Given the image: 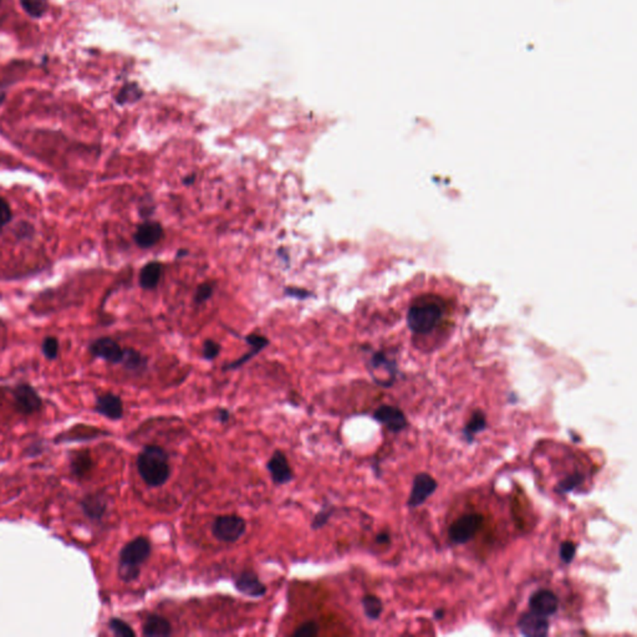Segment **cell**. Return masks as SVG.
Here are the masks:
<instances>
[{
	"label": "cell",
	"instance_id": "obj_1",
	"mask_svg": "<svg viewBox=\"0 0 637 637\" xmlns=\"http://www.w3.org/2000/svg\"><path fill=\"white\" fill-rule=\"evenodd\" d=\"M447 312V304L434 295H423L408 310V326L416 334H429L437 329Z\"/></svg>",
	"mask_w": 637,
	"mask_h": 637
},
{
	"label": "cell",
	"instance_id": "obj_2",
	"mask_svg": "<svg viewBox=\"0 0 637 637\" xmlns=\"http://www.w3.org/2000/svg\"><path fill=\"white\" fill-rule=\"evenodd\" d=\"M136 465L142 481L152 488L162 487L171 476L168 454L162 447H145L137 457Z\"/></svg>",
	"mask_w": 637,
	"mask_h": 637
},
{
	"label": "cell",
	"instance_id": "obj_3",
	"mask_svg": "<svg viewBox=\"0 0 637 637\" xmlns=\"http://www.w3.org/2000/svg\"><path fill=\"white\" fill-rule=\"evenodd\" d=\"M152 553V545L146 536H137L128 542L119 556V576L125 583L134 581L140 576L141 565L145 564Z\"/></svg>",
	"mask_w": 637,
	"mask_h": 637
},
{
	"label": "cell",
	"instance_id": "obj_4",
	"mask_svg": "<svg viewBox=\"0 0 637 637\" xmlns=\"http://www.w3.org/2000/svg\"><path fill=\"white\" fill-rule=\"evenodd\" d=\"M247 523L242 516L236 514H224L216 516L212 524V534L223 543H236L245 533Z\"/></svg>",
	"mask_w": 637,
	"mask_h": 637
},
{
	"label": "cell",
	"instance_id": "obj_5",
	"mask_svg": "<svg viewBox=\"0 0 637 637\" xmlns=\"http://www.w3.org/2000/svg\"><path fill=\"white\" fill-rule=\"evenodd\" d=\"M485 518L478 513H469L461 516L451 524L448 529V536L453 544H465L477 536L482 528Z\"/></svg>",
	"mask_w": 637,
	"mask_h": 637
},
{
	"label": "cell",
	"instance_id": "obj_6",
	"mask_svg": "<svg viewBox=\"0 0 637 637\" xmlns=\"http://www.w3.org/2000/svg\"><path fill=\"white\" fill-rule=\"evenodd\" d=\"M14 405L20 414H32L43 407L38 392L28 383H19L13 390Z\"/></svg>",
	"mask_w": 637,
	"mask_h": 637
},
{
	"label": "cell",
	"instance_id": "obj_7",
	"mask_svg": "<svg viewBox=\"0 0 637 637\" xmlns=\"http://www.w3.org/2000/svg\"><path fill=\"white\" fill-rule=\"evenodd\" d=\"M437 481L428 473H420L414 479V485L408 497L407 507L414 509L420 507L437 491Z\"/></svg>",
	"mask_w": 637,
	"mask_h": 637
},
{
	"label": "cell",
	"instance_id": "obj_8",
	"mask_svg": "<svg viewBox=\"0 0 637 637\" xmlns=\"http://www.w3.org/2000/svg\"><path fill=\"white\" fill-rule=\"evenodd\" d=\"M90 354L110 363H121L125 349L111 338H96L89 346Z\"/></svg>",
	"mask_w": 637,
	"mask_h": 637
},
{
	"label": "cell",
	"instance_id": "obj_9",
	"mask_svg": "<svg viewBox=\"0 0 637 637\" xmlns=\"http://www.w3.org/2000/svg\"><path fill=\"white\" fill-rule=\"evenodd\" d=\"M374 418L394 434L401 432L408 425L406 416L401 410L389 405H383L377 408L374 412Z\"/></svg>",
	"mask_w": 637,
	"mask_h": 637
},
{
	"label": "cell",
	"instance_id": "obj_10",
	"mask_svg": "<svg viewBox=\"0 0 637 637\" xmlns=\"http://www.w3.org/2000/svg\"><path fill=\"white\" fill-rule=\"evenodd\" d=\"M270 478L275 485H287L294 479V472L289 465L287 456L281 451H275L267 463Z\"/></svg>",
	"mask_w": 637,
	"mask_h": 637
},
{
	"label": "cell",
	"instance_id": "obj_11",
	"mask_svg": "<svg viewBox=\"0 0 637 637\" xmlns=\"http://www.w3.org/2000/svg\"><path fill=\"white\" fill-rule=\"evenodd\" d=\"M518 629L524 636L544 637L549 634L548 618L538 615L536 612H524L518 620Z\"/></svg>",
	"mask_w": 637,
	"mask_h": 637
},
{
	"label": "cell",
	"instance_id": "obj_12",
	"mask_svg": "<svg viewBox=\"0 0 637 637\" xmlns=\"http://www.w3.org/2000/svg\"><path fill=\"white\" fill-rule=\"evenodd\" d=\"M530 611L536 612L540 616L549 618L558 611L559 600L558 596L550 590H538L529 599Z\"/></svg>",
	"mask_w": 637,
	"mask_h": 637
},
{
	"label": "cell",
	"instance_id": "obj_13",
	"mask_svg": "<svg viewBox=\"0 0 637 637\" xmlns=\"http://www.w3.org/2000/svg\"><path fill=\"white\" fill-rule=\"evenodd\" d=\"M236 592L249 598H261L267 594L265 584L261 583L254 572H242L234 578Z\"/></svg>",
	"mask_w": 637,
	"mask_h": 637
},
{
	"label": "cell",
	"instance_id": "obj_14",
	"mask_svg": "<svg viewBox=\"0 0 637 637\" xmlns=\"http://www.w3.org/2000/svg\"><path fill=\"white\" fill-rule=\"evenodd\" d=\"M96 412L108 417L109 420H121L123 416V402L115 394H103L96 398Z\"/></svg>",
	"mask_w": 637,
	"mask_h": 637
},
{
	"label": "cell",
	"instance_id": "obj_15",
	"mask_svg": "<svg viewBox=\"0 0 637 637\" xmlns=\"http://www.w3.org/2000/svg\"><path fill=\"white\" fill-rule=\"evenodd\" d=\"M163 236V228L157 222H145L140 224L134 233V242L140 248H151Z\"/></svg>",
	"mask_w": 637,
	"mask_h": 637
},
{
	"label": "cell",
	"instance_id": "obj_16",
	"mask_svg": "<svg viewBox=\"0 0 637 637\" xmlns=\"http://www.w3.org/2000/svg\"><path fill=\"white\" fill-rule=\"evenodd\" d=\"M371 375L378 385L383 386V377H386V385L390 386L395 378V367L383 354H376L371 360Z\"/></svg>",
	"mask_w": 637,
	"mask_h": 637
},
{
	"label": "cell",
	"instance_id": "obj_17",
	"mask_svg": "<svg viewBox=\"0 0 637 637\" xmlns=\"http://www.w3.org/2000/svg\"><path fill=\"white\" fill-rule=\"evenodd\" d=\"M142 634L146 637H167L172 634V625L166 618L151 614L148 615L142 627Z\"/></svg>",
	"mask_w": 637,
	"mask_h": 637
},
{
	"label": "cell",
	"instance_id": "obj_18",
	"mask_svg": "<svg viewBox=\"0 0 637 637\" xmlns=\"http://www.w3.org/2000/svg\"><path fill=\"white\" fill-rule=\"evenodd\" d=\"M81 508L89 519L100 520L108 508V501L100 493L90 494L83 498Z\"/></svg>",
	"mask_w": 637,
	"mask_h": 637
},
{
	"label": "cell",
	"instance_id": "obj_19",
	"mask_svg": "<svg viewBox=\"0 0 637 637\" xmlns=\"http://www.w3.org/2000/svg\"><path fill=\"white\" fill-rule=\"evenodd\" d=\"M162 270H163V267L159 261L147 263L146 265L141 269V287L146 289V290H151V289H154V287H157L159 279H161V275H162Z\"/></svg>",
	"mask_w": 637,
	"mask_h": 637
},
{
	"label": "cell",
	"instance_id": "obj_20",
	"mask_svg": "<svg viewBox=\"0 0 637 637\" xmlns=\"http://www.w3.org/2000/svg\"><path fill=\"white\" fill-rule=\"evenodd\" d=\"M485 428H487V417L483 411L478 410L472 414L471 420L468 421L465 426L463 434H465V440L471 443L472 441L474 440L476 434L483 432Z\"/></svg>",
	"mask_w": 637,
	"mask_h": 637
},
{
	"label": "cell",
	"instance_id": "obj_21",
	"mask_svg": "<svg viewBox=\"0 0 637 637\" xmlns=\"http://www.w3.org/2000/svg\"><path fill=\"white\" fill-rule=\"evenodd\" d=\"M92 458L88 451L79 452L71 459V472L77 478H85L92 469Z\"/></svg>",
	"mask_w": 637,
	"mask_h": 637
},
{
	"label": "cell",
	"instance_id": "obj_22",
	"mask_svg": "<svg viewBox=\"0 0 637 637\" xmlns=\"http://www.w3.org/2000/svg\"><path fill=\"white\" fill-rule=\"evenodd\" d=\"M363 612L370 620H378L383 611V601L376 595H365L363 598Z\"/></svg>",
	"mask_w": 637,
	"mask_h": 637
},
{
	"label": "cell",
	"instance_id": "obj_23",
	"mask_svg": "<svg viewBox=\"0 0 637 637\" xmlns=\"http://www.w3.org/2000/svg\"><path fill=\"white\" fill-rule=\"evenodd\" d=\"M122 365L131 371H140L146 367V357L142 356L139 351L134 349H125Z\"/></svg>",
	"mask_w": 637,
	"mask_h": 637
},
{
	"label": "cell",
	"instance_id": "obj_24",
	"mask_svg": "<svg viewBox=\"0 0 637 637\" xmlns=\"http://www.w3.org/2000/svg\"><path fill=\"white\" fill-rule=\"evenodd\" d=\"M20 4L32 18L43 17L48 9V0H20Z\"/></svg>",
	"mask_w": 637,
	"mask_h": 637
},
{
	"label": "cell",
	"instance_id": "obj_25",
	"mask_svg": "<svg viewBox=\"0 0 637 637\" xmlns=\"http://www.w3.org/2000/svg\"><path fill=\"white\" fill-rule=\"evenodd\" d=\"M584 474H580V473H574L572 476L565 478L560 481L558 485H556V489L555 491L558 492L559 494H567L570 492H573L576 487L583 485L584 482Z\"/></svg>",
	"mask_w": 637,
	"mask_h": 637
},
{
	"label": "cell",
	"instance_id": "obj_26",
	"mask_svg": "<svg viewBox=\"0 0 637 637\" xmlns=\"http://www.w3.org/2000/svg\"><path fill=\"white\" fill-rule=\"evenodd\" d=\"M110 630L114 632L115 636L119 637H134L136 636V632H134V629L128 624L125 623L121 618H111L109 623Z\"/></svg>",
	"mask_w": 637,
	"mask_h": 637
},
{
	"label": "cell",
	"instance_id": "obj_27",
	"mask_svg": "<svg viewBox=\"0 0 637 637\" xmlns=\"http://www.w3.org/2000/svg\"><path fill=\"white\" fill-rule=\"evenodd\" d=\"M318 625L316 624V621H306L304 624L300 625L299 627L296 630L294 631L293 635L294 637H315L318 635Z\"/></svg>",
	"mask_w": 637,
	"mask_h": 637
},
{
	"label": "cell",
	"instance_id": "obj_28",
	"mask_svg": "<svg viewBox=\"0 0 637 637\" xmlns=\"http://www.w3.org/2000/svg\"><path fill=\"white\" fill-rule=\"evenodd\" d=\"M41 350L48 360H55L59 355L58 338L54 336H48L44 338L41 344Z\"/></svg>",
	"mask_w": 637,
	"mask_h": 637
},
{
	"label": "cell",
	"instance_id": "obj_29",
	"mask_svg": "<svg viewBox=\"0 0 637 637\" xmlns=\"http://www.w3.org/2000/svg\"><path fill=\"white\" fill-rule=\"evenodd\" d=\"M332 507H323V509L318 512L316 516H314L312 522V530H318L327 524L332 516Z\"/></svg>",
	"mask_w": 637,
	"mask_h": 637
},
{
	"label": "cell",
	"instance_id": "obj_30",
	"mask_svg": "<svg viewBox=\"0 0 637 637\" xmlns=\"http://www.w3.org/2000/svg\"><path fill=\"white\" fill-rule=\"evenodd\" d=\"M13 219V212L10 208V204L3 197H0V234L3 230L7 227V224L10 223Z\"/></svg>",
	"mask_w": 637,
	"mask_h": 637
},
{
	"label": "cell",
	"instance_id": "obj_31",
	"mask_svg": "<svg viewBox=\"0 0 637 637\" xmlns=\"http://www.w3.org/2000/svg\"><path fill=\"white\" fill-rule=\"evenodd\" d=\"M575 554H576V545H575V543L570 542V540L561 543L560 549H559V555H560V559L563 563L570 564V563L574 560Z\"/></svg>",
	"mask_w": 637,
	"mask_h": 637
},
{
	"label": "cell",
	"instance_id": "obj_32",
	"mask_svg": "<svg viewBox=\"0 0 637 637\" xmlns=\"http://www.w3.org/2000/svg\"><path fill=\"white\" fill-rule=\"evenodd\" d=\"M221 352V345L213 341V340H207L203 344V357L205 360H214Z\"/></svg>",
	"mask_w": 637,
	"mask_h": 637
},
{
	"label": "cell",
	"instance_id": "obj_33",
	"mask_svg": "<svg viewBox=\"0 0 637 637\" xmlns=\"http://www.w3.org/2000/svg\"><path fill=\"white\" fill-rule=\"evenodd\" d=\"M213 294V285L212 284H208V283H203L202 285H199L196 292V296H194V300L197 304H201L203 303L205 300L210 299Z\"/></svg>",
	"mask_w": 637,
	"mask_h": 637
},
{
	"label": "cell",
	"instance_id": "obj_34",
	"mask_svg": "<svg viewBox=\"0 0 637 637\" xmlns=\"http://www.w3.org/2000/svg\"><path fill=\"white\" fill-rule=\"evenodd\" d=\"M247 343H248L252 347H256L259 350H263L267 345H268V340L264 338V336H261V335H255V334H252L245 338Z\"/></svg>",
	"mask_w": 637,
	"mask_h": 637
},
{
	"label": "cell",
	"instance_id": "obj_35",
	"mask_svg": "<svg viewBox=\"0 0 637 637\" xmlns=\"http://www.w3.org/2000/svg\"><path fill=\"white\" fill-rule=\"evenodd\" d=\"M218 420L221 421L222 423H225L230 420V412L227 410V408H221L218 411Z\"/></svg>",
	"mask_w": 637,
	"mask_h": 637
},
{
	"label": "cell",
	"instance_id": "obj_36",
	"mask_svg": "<svg viewBox=\"0 0 637 637\" xmlns=\"http://www.w3.org/2000/svg\"><path fill=\"white\" fill-rule=\"evenodd\" d=\"M390 542H391V538H390V534L387 532H383L376 536V543L381 544V545L389 544Z\"/></svg>",
	"mask_w": 637,
	"mask_h": 637
},
{
	"label": "cell",
	"instance_id": "obj_37",
	"mask_svg": "<svg viewBox=\"0 0 637 637\" xmlns=\"http://www.w3.org/2000/svg\"><path fill=\"white\" fill-rule=\"evenodd\" d=\"M287 293L289 295H293V296H299V298H305L306 292L304 290H296V289H287Z\"/></svg>",
	"mask_w": 637,
	"mask_h": 637
},
{
	"label": "cell",
	"instance_id": "obj_38",
	"mask_svg": "<svg viewBox=\"0 0 637 637\" xmlns=\"http://www.w3.org/2000/svg\"><path fill=\"white\" fill-rule=\"evenodd\" d=\"M443 616H445V610H443V609H438V610H436V611H434V618L441 620V618H443Z\"/></svg>",
	"mask_w": 637,
	"mask_h": 637
}]
</instances>
